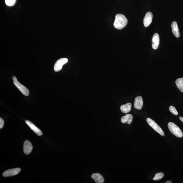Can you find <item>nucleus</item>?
I'll return each instance as SVG.
<instances>
[{
  "label": "nucleus",
  "instance_id": "f257e3e1",
  "mask_svg": "<svg viewBox=\"0 0 183 183\" xmlns=\"http://www.w3.org/2000/svg\"><path fill=\"white\" fill-rule=\"evenodd\" d=\"M128 21L126 17L122 14H117L115 16L114 26L117 29L121 30L127 24Z\"/></svg>",
  "mask_w": 183,
  "mask_h": 183
},
{
  "label": "nucleus",
  "instance_id": "f03ea898",
  "mask_svg": "<svg viewBox=\"0 0 183 183\" xmlns=\"http://www.w3.org/2000/svg\"><path fill=\"white\" fill-rule=\"evenodd\" d=\"M168 129L172 133L178 137L182 138L183 136V134L180 128L172 122L168 123Z\"/></svg>",
  "mask_w": 183,
  "mask_h": 183
},
{
  "label": "nucleus",
  "instance_id": "7ed1b4c3",
  "mask_svg": "<svg viewBox=\"0 0 183 183\" xmlns=\"http://www.w3.org/2000/svg\"><path fill=\"white\" fill-rule=\"evenodd\" d=\"M13 83L15 85V86L17 87L20 91L24 95L26 96H28L29 95V90L25 86H24L22 84H21L19 82L16 77L14 76L13 77Z\"/></svg>",
  "mask_w": 183,
  "mask_h": 183
},
{
  "label": "nucleus",
  "instance_id": "20e7f679",
  "mask_svg": "<svg viewBox=\"0 0 183 183\" xmlns=\"http://www.w3.org/2000/svg\"><path fill=\"white\" fill-rule=\"evenodd\" d=\"M147 121L150 126L156 132L158 133L161 136H165L164 132H163L162 129L153 120L150 118H148L147 119Z\"/></svg>",
  "mask_w": 183,
  "mask_h": 183
},
{
  "label": "nucleus",
  "instance_id": "39448f33",
  "mask_svg": "<svg viewBox=\"0 0 183 183\" xmlns=\"http://www.w3.org/2000/svg\"><path fill=\"white\" fill-rule=\"evenodd\" d=\"M68 59L66 58H61L56 61L54 66V70L56 72L60 71L64 64L67 63Z\"/></svg>",
  "mask_w": 183,
  "mask_h": 183
},
{
  "label": "nucleus",
  "instance_id": "423d86ee",
  "mask_svg": "<svg viewBox=\"0 0 183 183\" xmlns=\"http://www.w3.org/2000/svg\"><path fill=\"white\" fill-rule=\"evenodd\" d=\"M21 170L20 168H13V169L7 170L2 173L4 177H10L17 175Z\"/></svg>",
  "mask_w": 183,
  "mask_h": 183
},
{
  "label": "nucleus",
  "instance_id": "0eeeda50",
  "mask_svg": "<svg viewBox=\"0 0 183 183\" xmlns=\"http://www.w3.org/2000/svg\"><path fill=\"white\" fill-rule=\"evenodd\" d=\"M33 147L31 143L28 140H26L23 144L24 152L26 155H28L31 152Z\"/></svg>",
  "mask_w": 183,
  "mask_h": 183
},
{
  "label": "nucleus",
  "instance_id": "6e6552de",
  "mask_svg": "<svg viewBox=\"0 0 183 183\" xmlns=\"http://www.w3.org/2000/svg\"><path fill=\"white\" fill-rule=\"evenodd\" d=\"M153 14L151 12H147L144 19V24L145 27H147L151 24L153 18Z\"/></svg>",
  "mask_w": 183,
  "mask_h": 183
},
{
  "label": "nucleus",
  "instance_id": "1a4fd4ad",
  "mask_svg": "<svg viewBox=\"0 0 183 183\" xmlns=\"http://www.w3.org/2000/svg\"><path fill=\"white\" fill-rule=\"evenodd\" d=\"M26 123L30 127L31 129L33 131H34L36 134L39 136H42V132L41 130L39 129V128L36 126L32 122H30V121L27 120L26 121Z\"/></svg>",
  "mask_w": 183,
  "mask_h": 183
},
{
  "label": "nucleus",
  "instance_id": "9d476101",
  "mask_svg": "<svg viewBox=\"0 0 183 183\" xmlns=\"http://www.w3.org/2000/svg\"><path fill=\"white\" fill-rule=\"evenodd\" d=\"M160 36L158 33H156L153 36L152 39V47L154 50H156L158 48L160 44Z\"/></svg>",
  "mask_w": 183,
  "mask_h": 183
},
{
  "label": "nucleus",
  "instance_id": "9b49d317",
  "mask_svg": "<svg viewBox=\"0 0 183 183\" xmlns=\"http://www.w3.org/2000/svg\"><path fill=\"white\" fill-rule=\"evenodd\" d=\"M143 106V101L142 97L137 96L135 98L134 107L135 109L140 110Z\"/></svg>",
  "mask_w": 183,
  "mask_h": 183
},
{
  "label": "nucleus",
  "instance_id": "f8f14e48",
  "mask_svg": "<svg viewBox=\"0 0 183 183\" xmlns=\"http://www.w3.org/2000/svg\"><path fill=\"white\" fill-rule=\"evenodd\" d=\"M91 178L97 183H103L104 179L103 176L99 173H94L91 175Z\"/></svg>",
  "mask_w": 183,
  "mask_h": 183
},
{
  "label": "nucleus",
  "instance_id": "ddd939ff",
  "mask_svg": "<svg viewBox=\"0 0 183 183\" xmlns=\"http://www.w3.org/2000/svg\"><path fill=\"white\" fill-rule=\"evenodd\" d=\"M172 32L176 37L179 38L180 36V32L177 23L176 21H173L171 24Z\"/></svg>",
  "mask_w": 183,
  "mask_h": 183
},
{
  "label": "nucleus",
  "instance_id": "4468645a",
  "mask_svg": "<svg viewBox=\"0 0 183 183\" xmlns=\"http://www.w3.org/2000/svg\"><path fill=\"white\" fill-rule=\"evenodd\" d=\"M133 119V116L131 114H127L125 115L122 116L121 121L122 123H127L130 125L132 122Z\"/></svg>",
  "mask_w": 183,
  "mask_h": 183
},
{
  "label": "nucleus",
  "instance_id": "2eb2a0df",
  "mask_svg": "<svg viewBox=\"0 0 183 183\" xmlns=\"http://www.w3.org/2000/svg\"><path fill=\"white\" fill-rule=\"evenodd\" d=\"M132 106V104L131 103L123 104L120 106V110L123 113H127L130 112L131 110Z\"/></svg>",
  "mask_w": 183,
  "mask_h": 183
},
{
  "label": "nucleus",
  "instance_id": "dca6fc26",
  "mask_svg": "<svg viewBox=\"0 0 183 183\" xmlns=\"http://www.w3.org/2000/svg\"><path fill=\"white\" fill-rule=\"evenodd\" d=\"M175 83L178 89L183 93V78H178L176 80Z\"/></svg>",
  "mask_w": 183,
  "mask_h": 183
},
{
  "label": "nucleus",
  "instance_id": "f3484780",
  "mask_svg": "<svg viewBox=\"0 0 183 183\" xmlns=\"http://www.w3.org/2000/svg\"><path fill=\"white\" fill-rule=\"evenodd\" d=\"M164 176V174L162 172H160L157 173L155 176L153 178V180L155 181H157V180H160L162 179V178Z\"/></svg>",
  "mask_w": 183,
  "mask_h": 183
},
{
  "label": "nucleus",
  "instance_id": "a211bd4d",
  "mask_svg": "<svg viewBox=\"0 0 183 183\" xmlns=\"http://www.w3.org/2000/svg\"><path fill=\"white\" fill-rule=\"evenodd\" d=\"M16 0H5V3L7 6H13L15 4Z\"/></svg>",
  "mask_w": 183,
  "mask_h": 183
},
{
  "label": "nucleus",
  "instance_id": "6ab92c4d",
  "mask_svg": "<svg viewBox=\"0 0 183 183\" xmlns=\"http://www.w3.org/2000/svg\"><path fill=\"white\" fill-rule=\"evenodd\" d=\"M169 110L171 113H172L173 114L175 115H178V113L175 107L173 106H171L169 107Z\"/></svg>",
  "mask_w": 183,
  "mask_h": 183
},
{
  "label": "nucleus",
  "instance_id": "aec40b11",
  "mask_svg": "<svg viewBox=\"0 0 183 183\" xmlns=\"http://www.w3.org/2000/svg\"><path fill=\"white\" fill-rule=\"evenodd\" d=\"M4 121L1 118H0V129H2L4 126Z\"/></svg>",
  "mask_w": 183,
  "mask_h": 183
},
{
  "label": "nucleus",
  "instance_id": "412c9836",
  "mask_svg": "<svg viewBox=\"0 0 183 183\" xmlns=\"http://www.w3.org/2000/svg\"><path fill=\"white\" fill-rule=\"evenodd\" d=\"M179 119L183 123V117H179Z\"/></svg>",
  "mask_w": 183,
  "mask_h": 183
},
{
  "label": "nucleus",
  "instance_id": "4be33fe9",
  "mask_svg": "<svg viewBox=\"0 0 183 183\" xmlns=\"http://www.w3.org/2000/svg\"><path fill=\"white\" fill-rule=\"evenodd\" d=\"M172 182L170 181H168L166 182V183H172Z\"/></svg>",
  "mask_w": 183,
  "mask_h": 183
}]
</instances>
